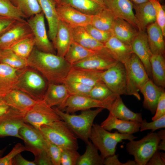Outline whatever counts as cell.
<instances>
[{
    "label": "cell",
    "mask_w": 165,
    "mask_h": 165,
    "mask_svg": "<svg viewBox=\"0 0 165 165\" xmlns=\"http://www.w3.org/2000/svg\"><path fill=\"white\" fill-rule=\"evenodd\" d=\"M28 66L40 73L49 83H63L72 66L64 57L43 52L35 46L27 59Z\"/></svg>",
    "instance_id": "1"
},
{
    "label": "cell",
    "mask_w": 165,
    "mask_h": 165,
    "mask_svg": "<svg viewBox=\"0 0 165 165\" xmlns=\"http://www.w3.org/2000/svg\"><path fill=\"white\" fill-rule=\"evenodd\" d=\"M77 138L86 143L89 141L94 119L104 109L98 108L82 111L79 115L70 114L57 108H53Z\"/></svg>",
    "instance_id": "2"
},
{
    "label": "cell",
    "mask_w": 165,
    "mask_h": 165,
    "mask_svg": "<svg viewBox=\"0 0 165 165\" xmlns=\"http://www.w3.org/2000/svg\"><path fill=\"white\" fill-rule=\"evenodd\" d=\"M137 137L132 134L110 132L97 124H93L89 139L105 158L115 154L118 143L124 140H133Z\"/></svg>",
    "instance_id": "3"
},
{
    "label": "cell",
    "mask_w": 165,
    "mask_h": 165,
    "mask_svg": "<svg viewBox=\"0 0 165 165\" xmlns=\"http://www.w3.org/2000/svg\"><path fill=\"white\" fill-rule=\"evenodd\" d=\"M51 142L62 149L77 150V138L62 120L42 125L39 129Z\"/></svg>",
    "instance_id": "4"
},
{
    "label": "cell",
    "mask_w": 165,
    "mask_h": 165,
    "mask_svg": "<svg viewBox=\"0 0 165 165\" xmlns=\"http://www.w3.org/2000/svg\"><path fill=\"white\" fill-rule=\"evenodd\" d=\"M17 72L18 80L15 89L25 93L36 101L43 100L46 83L43 77L28 66Z\"/></svg>",
    "instance_id": "5"
},
{
    "label": "cell",
    "mask_w": 165,
    "mask_h": 165,
    "mask_svg": "<svg viewBox=\"0 0 165 165\" xmlns=\"http://www.w3.org/2000/svg\"><path fill=\"white\" fill-rule=\"evenodd\" d=\"M124 66L127 74L126 95H133L140 100L141 97L138 91L150 79L142 63L134 53Z\"/></svg>",
    "instance_id": "6"
},
{
    "label": "cell",
    "mask_w": 165,
    "mask_h": 165,
    "mask_svg": "<svg viewBox=\"0 0 165 165\" xmlns=\"http://www.w3.org/2000/svg\"><path fill=\"white\" fill-rule=\"evenodd\" d=\"M160 141L157 133L151 132L138 141H130L126 149L137 165H145L158 149Z\"/></svg>",
    "instance_id": "7"
},
{
    "label": "cell",
    "mask_w": 165,
    "mask_h": 165,
    "mask_svg": "<svg viewBox=\"0 0 165 165\" xmlns=\"http://www.w3.org/2000/svg\"><path fill=\"white\" fill-rule=\"evenodd\" d=\"M117 95L114 94L107 99L100 101L88 96L70 95L64 104L59 107L57 108L68 113L86 110L94 108H101L108 110Z\"/></svg>",
    "instance_id": "8"
},
{
    "label": "cell",
    "mask_w": 165,
    "mask_h": 165,
    "mask_svg": "<svg viewBox=\"0 0 165 165\" xmlns=\"http://www.w3.org/2000/svg\"><path fill=\"white\" fill-rule=\"evenodd\" d=\"M61 119L53 107L48 105L43 100L37 101L24 116L25 123H29L38 130L42 125L49 124Z\"/></svg>",
    "instance_id": "9"
},
{
    "label": "cell",
    "mask_w": 165,
    "mask_h": 165,
    "mask_svg": "<svg viewBox=\"0 0 165 165\" xmlns=\"http://www.w3.org/2000/svg\"><path fill=\"white\" fill-rule=\"evenodd\" d=\"M101 80L112 93L117 95L126 94L127 74L125 67L118 62L101 74Z\"/></svg>",
    "instance_id": "10"
},
{
    "label": "cell",
    "mask_w": 165,
    "mask_h": 165,
    "mask_svg": "<svg viewBox=\"0 0 165 165\" xmlns=\"http://www.w3.org/2000/svg\"><path fill=\"white\" fill-rule=\"evenodd\" d=\"M27 22L33 32L35 47L42 51L54 54L53 44L50 41L46 33L43 12L28 18Z\"/></svg>",
    "instance_id": "11"
},
{
    "label": "cell",
    "mask_w": 165,
    "mask_h": 165,
    "mask_svg": "<svg viewBox=\"0 0 165 165\" xmlns=\"http://www.w3.org/2000/svg\"><path fill=\"white\" fill-rule=\"evenodd\" d=\"M33 35L27 21L16 20L13 24L0 36V49L10 48L20 41Z\"/></svg>",
    "instance_id": "12"
},
{
    "label": "cell",
    "mask_w": 165,
    "mask_h": 165,
    "mask_svg": "<svg viewBox=\"0 0 165 165\" xmlns=\"http://www.w3.org/2000/svg\"><path fill=\"white\" fill-rule=\"evenodd\" d=\"M105 6L116 18L127 21L138 31H144L136 18L129 0H105Z\"/></svg>",
    "instance_id": "13"
},
{
    "label": "cell",
    "mask_w": 165,
    "mask_h": 165,
    "mask_svg": "<svg viewBox=\"0 0 165 165\" xmlns=\"http://www.w3.org/2000/svg\"><path fill=\"white\" fill-rule=\"evenodd\" d=\"M118 62L105 48L93 55L73 64L72 66L79 68L104 71L114 66Z\"/></svg>",
    "instance_id": "14"
},
{
    "label": "cell",
    "mask_w": 165,
    "mask_h": 165,
    "mask_svg": "<svg viewBox=\"0 0 165 165\" xmlns=\"http://www.w3.org/2000/svg\"><path fill=\"white\" fill-rule=\"evenodd\" d=\"M56 11L59 20L72 28L84 27L90 24L92 15L83 13L66 4L57 5Z\"/></svg>",
    "instance_id": "15"
},
{
    "label": "cell",
    "mask_w": 165,
    "mask_h": 165,
    "mask_svg": "<svg viewBox=\"0 0 165 165\" xmlns=\"http://www.w3.org/2000/svg\"><path fill=\"white\" fill-rule=\"evenodd\" d=\"M25 114L13 109L0 117V137L12 136L22 140L19 131L26 123L24 120Z\"/></svg>",
    "instance_id": "16"
},
{
    "label": "cell",
    "mask_w": 165,
    "mask_h": 165,
    "mask_svg": "<svg viewBox=\"0 0 165 165\" xmlns=\"http://www.w3.org/2000/svg\"><path fill=\"white\" fill-rule=\"evenodd\" d=\"M19 133L28 151L32 152L35 156L46 150L45 137L39 130L25 123L20 129Z\"/></svg>",
    "instance_id": "17"
},
{
    "label": "cell",
    "mask_w": 165,
    "mask_h": 165,
    "mask_svg": "<svg viewBox=\"0 0 165 165\" xmlns=\"http://www.w3.org/2000/svg\"><path fill=\"white\" fill-rule=\"evenodd\" d=\"M130 45L133 53L141 60L149 78L152 79L150 59L152 53L145 31H139L132 40Z\"/></svg>",
    "instance_id": "18"
},
{
    "label": "cell",
    "mask_w": 165,
    "mask_h": 165,
    "mask_svg": "<svg viewBox=\"0 0 165 165\" xmlns=\"http://www.w3.org/2000/svg\"><path fill=\"white\" fill-rule=\"evenodd\" d=\"M104 44L106 50L117 61L124 65L127 63L133 53L130 45L113 35Z\"/></svg>",
    "instance_id": "19"
},
{
    "label": "cell",
    "mask_w": 165,
    "mask_h": 165,
    "mask_svg": "<svg viewBox=\"0 0 165 165\" xmlns=\"http://www.w3.org/2000/svg\"><path fill=\"white\" fill-rule=\"evenodd\" d=\"M73 41L72 28L59 20L55 39L53 43L57 51V55L64 57Z\"/></svg>",
    "instance_id": "20"
},
{
    "label": "cell",
    "mask_w": 165,
    "mask_h": 165,
    "mask_svg": "<svg viewBox=\"0 0 165 165\" xmlns=\"http://www.w3.org/2000/svg\"><path fill=\"white\" fill-rule=\"evenodd\" d=\"M103 71L72 67L65 80L79 82L93 87L102 81Z\"/></svg>",
    "instance_id": "21"
},
{
    "label": "cell",
    "mask_w": 165,
    "mask_h": 165,
    "mask_svg": "<svg viewBox=\"0 0 165 165\" xmlns=\"http://www.w3.org/2000/svg\"><path fill=\"white\" fill-rule=\"evenodd\" d=\"M6 104L25 114L36 103V101L25 93L14 89L4 97Z\"/></svg>",
    "instance_id": "22"
},
{
    "label": "cell",
    "mask_w": 165,
    "mask_h": 165,
    "mask_svg": "<svg viewBox=\"0 0 165 165\" xmlns=\"http://www.w3.org/2000/svg\"><path fill=\"white\" fill-rule=\"evenodd\" d=\"M70 95L64 83L48 82L43 100L50 107L57 106L59 108L64 104Z\"/></svg>",
    "instance_id": "23"
},
{
    "label": "cell",
    "mask_w": 165,
    "mask_h": 165,
    "mask_svg": "<svg viewBox=\"0 0 165 165\" xmlns=\"http://www.w3.org/2000/svg\"><path fill=\"white\" fill-rule=\"evenodd\" d=\"M140 123L119 119L109 113L100 125L109 131L116 129L121 134H133L140 131Z\"/></svg>",
    "instance_id": "24"
},
{
    "label": "cell",
    "mask_w": 165,
    "mask_h": 165,
    "mask_svg": "<svg viewBox=\"0 0 165 165\" xmlns=\"http://www.w3.org/2000/svg\"><path fill=\"white\" fill-rule=\"evenodd\" d=\"M47 21L48 36L53 44L55 39L59 19L54 0H37Z\"/></svg>",
    "instance_id": "25"
},
{
    "label": "cell",
    "mask_w": 165,
    "mask_h": 165,
    "mask_svg": "<svg viewBox=\"0 0 165 165\" xmlns=\"http://www.w3.org/2000/svg\"><path fill=\"white\" fill-rule=\"evenodd\" d=\"M140 91L144 97L143 107L150 111L152 114H155L159 98L161 94L164 91V89L156 85L150 79L145 84Z\"/></svg>",
    "instance_id": "26"
},
{
    "label": "cell",
    "mask_w": 165,
    "mask_h": 165,
    "mask_svg": "<svg viewBox=\"0 0 165 165\" xmlns=\"http://www.w3.org/2000/svg\"><path fill=\"white\" fill-rule=\"evenodd\" d=\"M18 78L17 70L0 63V96L4 97L15 89Z\"/></svg>",
    "instance_id": "27"
},
{
    "label": "cell",
    "mask_w": 165,
    "mask_h": 165,
    "mask_svg": "<svg viewBox=\"0 0 165 165\" xmlns=\"http://www.w3.org/2000/svg\"><path fill=\"white\" fill-rule=\"evenodd\" d=\"M148 44L152 54H161L164 56L165 42L162 31L156 22L146 28Z\"/></svg>",
    "instance_id": "28"
},
{
    "label": "cell",
    "mask_w": 165,
    "mask_h": 165,
    "mask_svg": "<svg viewBox=\"0 0 165 165\" xmlns=\"http://www.w3.org/2000/svg\"><path fill=\"white\" fill-rule=\"evenodd\" d=\"M108 110L110 113L119 119L140 123L143 120L141 113L134 112L128 108L120 95H117Z\"/></svg>",
    "instance_id": "29"
},
{
    "label": "cell",
    "mask_w": 165,
    "mask_h": 165,
    "mask_svg": "<svg viewBox=\"0 0 165 165\" xmlns=\"http://www.w3.org/2000/svg\"><path fill=\"white\" fill-rule=\"evenodd\" d=\"M110 31L112 35L123 42L130 45L139 31L127 21L116 17Z\"/></svg>",
    "instance_id": "30"
},
{
    "label": "cell",
    "mask_w": 165,
    "mask_h": 165,
    "mask_svg": "<svg viewBox=\"0 0 165 165\" xmlns=\"http://www.w3.org/2000/svg\"><path fill=\"white\" fill-rule=\"evenodd\" d=\"M134 15L143 30L145 31L149 24L156 22L155 11L153 6L149 1L138 5H133Z\"/></svg>",
    "instance_id": "31"
},
{
    "label": "cell",
    "mask_w": 165,
    "mask_h": 165,
    "mask_svg": "<svg viewBox=\"0 0 165 165\" xmlns=\"http://www.w3.org/2000/svg\"><path fill=\"white\" fill-rule=\"evenodd\" d=\"M150 62L152 80L158 86L165 87V60L161 54H152Z\"/></svg>",
    "instance_id": "32"
},
{
    "label": "cell",
    "mask_w": 165,
    "mask_h": 165,
    "mask_svg": "<svg viewBox=\"0 0 165 165\" xmlns=\"http://www.w3.org/2000/svg\"><path fill=\"white\" fill-rule=\"evenodd\" d=\"M73 40L90 50H99L105 49L104 44L94 38L83 27L72 28Z\"/></svg>",
    "instance_id": "33"
},
{
    "label": "cell",
    "mask_w": 165,
    "mask_h": 165,
    "mask_svg": "<svg viewBox=\"0 0 165 165\" xmlns=\"http://www.w3.org/2000/svg\"><path fill=\"white\" fill-rule=\"evenodd\" d=\"M61 3L68 5L85 14L93 15L105 7L104 3L96 0H61Z\"/></svg>",
    "instance_id": "34"
},
{
    "label": "cell",
    "mask_w": 165,
    "mask_h": 165,
    "mask_svg": "<svg viewBox=\"0 0 165 165\" xmlns=\"http://www.w3.org/2000/svg\"><path fill=\"white\" fill-rule=\"evenodd\" d=\"M116 17L105 6L92 15L90 24L99 29L110 31Z\"/></svg>",
    "instance_id": "35"
},
{
    "label": "cell",
    "mask_w": 165,
    "mask_h": 165,
    "mask_svg": "<svg viewBox=\"0 0 165 165\" xmlns=\"http://www.w3.org/2000/svg\"><path fill=\"white\" fill-rule=\"evenodd\" d=\"M99 50H93L87 49L73 40L64 58L67 62L72 65L77 61L96 54Z\"/></svg>",
    "instance_id": "36"
},
{
    "label": "cell",
    "mask_w": 165,
    "mask_h": 165,
    "mask_svg": "<svg viewBox=\"0 0 165 165\" xmlns=\"http://www.w3.org/2000/svg\"><path fill=\"white\" fill-rule=\"evenodd\" d=\"M86 151L83 154L79 156L76 165H102L104 158L99 155L98 150L91 141L86 143Z\"/></svg>",
    "instance_id": "37"
},
{
    "label": "cell",
    "mask_w": 165,
    "mask_h": 165,
    "mask_svg": "<svg viewBox=\"0 0 165 165\" xmlns=\"http://www.w3.org/2000/svg\"><path fill=\"white\" fill-rule=\"evenodd\" d=\"M0 63L7 64L17 70L28 66L27 60L17 55L10 48L1 50Z\"/></svg>",
    "instance_id": "38"
},
{
    "label": "cell",
    "mask_w": 165,
    "mask_h": 165,
    "mask_svg": "<svg viewBox=\"0 0 165 165\" xmlns=\"http://www.w3.org/2000/svg\"><path fill=\"white\" fill-rule=\"evenodd\" d=\"M13 4L27 18L42 12L37 0H10Z\"/></svg>",
    "instance_id": "39"
},
{
    "label": "cell",
    "mask_w": 165,
    "mask_h": 165,
    "mask_svg": "<svg viewBox=\"0 0 165 165\" xmlns=\"http://www.w3.org/2000/svg\"><path fill=\"white\" fill-rule=\"evenodd\" d=\"M35 46V41L33 35L20 41L10 49L19 56L27 60Z\"/></svg>",
    "instance_id": "40"
},
{
    "label": "cell",
    "mask_w": 165,
    "mask_h": 165,
    "mask_svg": "<svg viewBox=\"0 0 165 165\" xmlns=\"http://www.w3.org/2000/svg\"><path fill=\"white\" fill-rule=\"evenodd\" d=\"M0 16L10 18L16 20H22L24 18H27L10 0H0Z\"/></svg>",
    "instance_id": "41"
},
{
    "label": "cell",
    "mask_w": 165,
    "mask_h": 165,
    "mask_svg": "<svg viewBox=\"0 0 165 165\" xmlns=\"http://www.w3.org/2000/svg\"><path fill=\"white\" fill-rule=\"evenodd\" d=\"M113 94L106 85L101 81L92 87L88 96L96 100L103 101L107 99Z\"/></svg>",
    "instance_id": "42"
},
{
    "label": "cell",
    "mask_w": 165,
    "mask_h": 165,
    "mask_svg": "<svg viewBox=\"0 0 165 165\" xmlns=\"http://www.w3.org/2000/svg\"><path fill=\"white\" fill-rule=\"evenodd\" d=\"M63 83L70 95L88 96L93 87L77 82L65 80Z\"/></svg>",
    "instance_id": "43"
},
{
    "label": "cell",
    "mask_w": 165,
    "mask_h": 165,
    "mask_svg": "<svg viewBox=\"0 0 165 165\" xmlns=\"http://www.w3.org/2000/svg\"><path fill=\"white\" fill-rule=\"evenodd\" d=\"M88 33L94 39L105 43L112 35L111 31H105L96 28L90 24L84 27Z\"/></svg>",
    "instance_id": "44"
},
{
    "label": "cell",
    "mask_w": 165,
    "mask_h": 165,
    "mask_svg": "<svg viewBox=\"0 0 165 165\" xmlns=\"http://www.w3.org/2000/svg\"><path fill=\"white\" fill-rule=\"evenodd\" d=\"M153 5L156 16V22L165 36V12L163 6L158 0H148Z\"/></svg>",
    "instance_id": "45"
},
{
    "label": "cell",
    "mask_w": 165,
    "mask_h": 165,
    "mask_svg": "<svg viewBox=\"0 0 165 165\" xmlns=\"http://www.w3.org/2000/svg\"><path fill=\"white\" fill-rule=\"evenodd\" d=\"M45 137L46 143V151L53 165H61V158L62 149L51 142L45 136Z\"/></svg>",
    "instance_id": "46"
},
{
    "label": "cell",
    "mask_w": 165,
    "mask_h": 165,
    "mask_svg": "<svg viewBox=\"0 0 165 165\" xmlns=\"http://www.w3.org/2000/svg\"><path fill=\"white\" fill-rule=\"evenodd\" d=\"M80 156L77 150L62 149L61 158V165H76Z\"/></svg>",
    "instance_id": "47"
},
{
    "label": "cell",
    "mask_w": 165,
    "mask_h": 165,
    "mask_svg": "<svg viewBox=\"0 0 165 165\" xmlns=\"http://www.w3.org/2000/svg\"><path fill=\"white\" fill-rule=\"evenodd\" d=\"M165 127V115L150 122H147L145 119H143L140 123V131L151 130L152 132H153L158 129Z\"/></svg>",
    "instance_id": "48"
},
{
    "label": "cell",
    "mask_w": 165,
    "mask_h": 165,
    "mask_svg": "<svg viewBox=\"0 0 165 165\" xmlns=\"http://www.w3.org/2000/svg\"><path fill=\"white\" fill-rule=\"evenodd\" d=\"M27 151L26 147L20 143L16 144L6 155L0 158V165H13V160L18 153Z\"/></svg>",
    "instance_id": "49"
},
{
    "label": "cell",
    "mask_w": 165,
    "mask_h": 165,
    "mask_svg": "<svg viewBox=\"0 0 165 165\" xmlns=\"http://www.w3.org/2000/svg\"><path fill=\"white\" fill-rule=\"evenodd\" d=\"M165 115V92H163L159 98L155 115L152 119H157Z\"/></svg>",
    "instance_id": "50"
},
{
    "label": "cell",
    "mask_w": 165,
    "mask_h": 165,
    "mask_svg": "<svg viewBox=\"0 0 165 165\" xmlns=\"http://www.w3.org/2000/svg\"><path fill=\"white\" fill-rule=\"evenodd\" d=\"M36 165H53L50 158L46 151L44 150L35 156L34 161Z\"/></svg>",
    "instance_id": "51"
},
{
    "label": "cell",
    "mask_w": 165,
    "mask_h": 165,
    "mask_svg": "<svg viewBox=\"0 0 165 165\" xmlns=\"http://www.w3.org/2000/svg\"><path fill=\"white\" fill-rule=\"evenodd\" d=\"M104 165H137L134 160H129L125 163H122L119 160L118 155L115 154L105 159Z\"/></svg>",
    "instance_id": "52"
},
{
    "label": "cell",
    "mask_w": 165,
    "mask_h": 165,
    "mask_svg": "<svg viewBox=\"0 0 165 165\" xmlns=\"http://www.w3.org/2000/svg\"><path fill=\"white\" fill-rule=\"evenodd\" d=\"M16 20L10 18L0 16V36L11 27Z\"/></svg>",
    "instance_id": "53"
},
{
    "label": "cell",
    "mask_w": 165,
    "mask_h": 165,
    "mask_svg": "<svg viewBox=\"0 0 165 165\" xmlns=\"http://www.w3.org/2000/svg\"><path fill=\"white\" fill-rule=\"evenodd\" d=\"M147 165H165V160L161 156L160 150L157 149L148 162Z\"/></svg>",
    "instance_id": "54"
},
{
    "label": "cell",
    "mask_w": 165,
    "mask_h": 165,
    "mask_svg": "<svg viewBox=\"0 0 165 165\" xmlns=\"http://www.w3.org/2000/svg\"><path fill=\"white\" fill-rule=\"evenodd\" d=\"M14 165H36L34 161H29L25 159L21 154V153L17 154L13 160Z\"/></svg>",
    "instance_id": "55"
},
{
    "label": "cell",
    "mask_w": 165,
    "mask_h": 165,
    "mask_svg": "<svg viewBox=\"0 0 165 165\" xmlns=\"http://www.w3.org/2000/svg\"><path fill=\"white\" fill-rule=\"evenodd\" d=\"M13 108L9 105L5 104L0 105V117L9 113Z\"/></svg>",
    "instance_id": "56"
},
{
    "label": "cell",
    "mask_w": 165,
    "mask_h": 165,
    "mask_svg": "<svg viewBox=\"0 0 165 165\" xmlns=\"http://www.w3.org/2000/svg\"><path fill=\"white\" fill-rule=\"evenodd\" d=\"M158 149L159 150H165V139L162 140L161 141H160L158 147Z\"/></svg>",
    "instance_id": "57"
},
{
    "label": "cell",
    "mask_w": 165,
    "mask_h": 165,
    "mask_svg": "<svg viewBox=\"0 0 165 165\" xmlns=\"http://www.w3.org/2000/svg\"><path fill=\"white\" fill-rule=\"evenodd\" d=\"M133 5L140 4L148 1V0H129Z\"/></svg>",
    "instance_id": "58"
},
{
    "label": "cell",
    "mask_w": 165,
    "mask_h": 165,
    "mask_svg": "<svg viewBox=\"0 0 165 165\" xmlns=\"http://www.w3.org/2000/svg\"><path fill=\"white\" fill-rule=\"evenodd\" d=\"M7 147L6 146L3 149H0V158L2 157L3 154L6 149Z\"/></svg>",
    "instance_id": "59"
},
{
    "label": "cell",
    "mask_w": 165,
    "mask_h": 165,
    "mask_svg": "<svg viewBox=\"0 0 165 165\" xmlns=\"http://www.w3.org/2000/svg\"><path fill=\"white\" fill-rule=\"evenodd\" d=\"M6 104L4 97L0 96V105Z\"/></svg>",
    "instance_id": "60"
},
{
    "label": "cell",
    "mask_w": 165,
    "mask_h": 165,
    "mask_svg": "<svg viewBox=\"0 0 165 165\" xmlns=\"http://www.w3.org/2000/svg\"><path fill=\"white\" fill-rule=\"evenodd\" d=\"M57 4V5L60 4L61 2V0H54Z\"/></svg>",
    "instance_id": "61"
},
{
    "label": "cell",
    "mask_w": 165,
    "mask_h": 165,
    "mask_svg": "<svg viewBox=\"0 0 165 165\" xmlns=\"http://www.w3.org/2000/svg\"><path fill=\"white\" fill-rule=\"evenodd\" d=\"M97 1H98L99 2L104 3V2L105 1V0H96Z\"/></svg>",
    "instance_id": "62"
},
{
    "label": "cell",
    "mask_w": 165,
    "mask_h": 165,
    "mask_svg": "<svg viewBox=\"0 0 165 165\" xmlns=\"http://www.w3.org/2000/svg\"><path fill=\"white\" fill-rule=\"evenodd\" d=\"M161 3L163 2L164 0H158Z\"/></svg>",
    "instance_id": "63"
},
{
    "label": "cell",
    "mask_w": 165,
    "mask_h": 165,
    "mask_svg": "<svg viewBox=\"0 0 165 165\" xmlns=\"http://www.w3.org/2000/svg\"><path fill=\"white\" fill-rule=\"evenodd\" d=\"M1 50L0 49V51H1Z\"/></svg>",
    "instance_id": "64"
}]
</instances>
